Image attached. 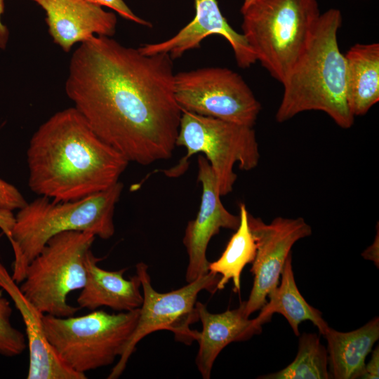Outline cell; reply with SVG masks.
Returning a JSON list of instances; mask_svg holds the SVG:
<instances>
[{"label": "cell", "instance_id": "6da1fadb", "mask_svg": "<svg viewBox=\"0 0 379 379\" xmlns=\"http://www.w3.org/2000/svg\"><path fill=\"white\" fill-rule=\"evenodd\" d=\"M172 61L93 36L71 57L65 92L101 140L129 162L149 165L176 146L182 109Z\"/></svg>", "mask_w": 379, "mask_h": 379}, {"label": "cell", "instance_id": "7a4b0ae2", "mask_svg": "<svg viewBox=\"0 0 379 379\" xmlns=\"http://www.w3.org/2000/svg\"><path fill=\"white\" fill-rule=\"evenodd\" d=\"M27 161L30 190L55 202L108 189L129 163L93 132L74 107L57 112L37 128Z\"/></svg>", "mask_w": 379, "mask_h": 379}, {"label": "cell", "instance_id": "3957f363", "mask_svg": "<svg viewBox=\"0 0 379 379\" xmlns=\"http://www.w3.org/2000/svg\"><path fill=\"white\" fill-rule=\"evenodd\" d=\"M343 18L337 8L321 13L310 39L282 84L275 114L279 123L305 111H321L340 128L352 126L354 117L347 100V64L339 48Z\"/></svg>", "mask_w": 379, "mask_h": 379}, {"label": "cell", "instance_id": "277c9868", "mask_svg": "<svg viewBox=\"0 0 379 379\" xmlns=\"http://www.w3.org/2000/svg\"><path fill=\"white\" fill-rule=\"evenodd\" d=\"M123 187L118 181L105 190L74 201L55 202L39 196L18 210L8 239L14 253V281L18 284L23 280L29 262L59 233L77 231L103 239L112 237L114 212Z\"/></svg>", "mask_w": 379, "mask_h": 379}, {"label": "cell", "instance_id": "5b68a950", "mask_svg": "<svg viewBox=\"0 0 379 379\" xmlns=\"http://www.w3.org/2000/svg\"><path fill=\"white\" fill-rule=\"evenodd\" d=\"M242 34L270 75L282 83L305 49L320 15L317 0H253L241 8Z\"/></svg>", "mask_w": 379, "mask_h": 379}, {"label": "cell", "instance_id": "8992f818", "mask_svg": "<svg viewBox=\"0 0 379 379\" xmlns=\"http://www.w3.org/2000/svg\"><path fill=\"white\" fill-rule=\"evenodd\" d=\"M139 308L110 314L93 310L79 317L43 314L45 335L72 370L86 372L111 365L121 354L138 321Z\"/></svg>", "mask_w": 379, "mask_h": 379}, {"label": "cell", "instance_id": "52a82bcc", "mask_svg": "<svg viewBox=\"0 0 379 379\" xmlns=\"http://www.w3.org/2000/svg\"><path fill=\"white\" fill-rule=\"evenodd\" d=\"M95 236L68 231L51 237L26 268L20 291L43 314L74 316L80 309L67 295L86 281V258Z\"/></svg>", "mask_w": 379, "mask_h": 379}, {"label": "cell", "instance_id": "ba28073f", "mask_svg": "<svg viewBox=\"0 0 379 379\" xmlns=\"http://www.w3.org/2000/svg\"><path fill=\"white\" fill-rule=\"evenodd\" d=\"M175 145L185 147L187 154L166 175L183 173L187 160L201 152L215 174L220 196L233 190L237 178L233 170L236 163L240 169L251 171L258 166L260 157L253 127L187 111H182Z\"/></svg>", "mask_w": 379, "mask_h": 379}, {"label": "cell", "instance_id": "9c48e42d", "mask_svg": "<svg viewBox=\"0 0 379 379\" xmlns=\"http://www.w3.org/2000/svg\"><path fill=\"white\" fill-rule=\"evenodd\" d=\"M147 270V265L143 262L136 265L143 300L139 307L135 327L108 379H117L123 373L137 344L153 332L170 331L178 341L188 345L197 340L199 331L190 326L199 320L196 307L197 295L202 290L215 293L220 279V275L208 272L178 289L159 293L152 287Z\"/></svg>", "mask_w": 379, "mask_h": 379}, {"label": "cell", "instance_id": "30bf717a", "mask_svg": "<svg viewBox=\"0 0 379 379\" xmlns=\"http://www.w3.org/2000/svg\"><path fill=\"white\" fill-rule=\"evenodd\" d=\"M174 93L182 111L253 127L261 105L238 73L209 67L175 74Z\"/></svg>", "mask_w": 379, "mask_h": 379}, {"label": "cell", "instance_id": "8fae6325", "mask_svg": "<svg viewBox=\"0 0 379 379\" xmlns=\"http://www.w3.org/2000/svg\"><path fill=\"white\" fill-rule=\"evenodd\" d=\"M248 225L256 244V254L250 270L253 284L244 312L249 316L266 303L268 294L279 281L286 258L293 246L312 234L304 218H275L270 224L248 214Z\"/></svg>", "mask_w": 379, "mask_h": 379}, {"label": "cell", "instance_id": "7c38bea8", "mask_svg": "<svg viewBox=\"0 0 379 379\" xmlns=\"http://www.w3.org/2000/svg\"><path fill=\"white\" fill-rule=\"evenodd\" d=\"M197 163L201 201L197 217L188 222L183 237L189 260L185 274L187 283L208 272L206 250L211 239L221 228L236 230L240 222L239 215L231 213L222 205L216 178L206 158L199 155Z\"/></svg>", "mask_w": 379, "mask_h": 379}, {"label": "cell", "instance_id": "4fadbf2b", "mask_svg": "<svg viewBox=\"0 0 379 379\" xmlns=\"http://www.w3.org/2000/svg\"><path fill=\"white\" fill-rule=\"evenodd\" d=\"M194 18L177 34L163 41L142 44L138 48L139 51L147 55L168 54L174 60L199 48L207 36L218 34L230 44L239 67L246 68L256 62L244 36L230 25L216 0H194Z\"/></svg>", "mask_w": 379, "mask_h": 379}, {"label": "cell", "instance_id": "5bb4252c", "mask_svg": "<svg viewBox=\"0 0 379 379\" xmlns=\"http://www.w3.org/2000/svg\"><path fill=\"white\" fill-rule=\"evenodd\" d=\"M30 1L45 11L48 33L65 52L93 36L112 37L116 32V15L86 0Z\"/></svg>", "mask_w": 379, "mask_h": 379}, {"label": "cell", "instance_id": "9a60e30c", "mask_svg": "<svg viewBox=\"0 0 379 379\" xmlns=\"http://www.w3.org/2000/svg\"><path fill=\"white\" fill-rule=\"evenodd\" d=\"M0 287L11 296L25 324L29 350L27 378L86 379V375L72 370L57 354L45 335L43 314L26 298L1 262Z\"/></svg>", "mask_w": 379, "mask_h": 379}, {"label": "cell", "instance_id": "2e32d148", "mask_svg": "<svg viewBox=\"0 0 379 379\" xmlns=\"http://www.w3.org/2000/svg\"><path fill=\"white\" fill-rule=\"evenodd\" d=\"M202 330L197 341L199 350L195 359L197 368L204 379L211 378L215 360L229 344L247 340L262 331V324L255 318L250 319L245 314V301L234 310L213 314L205 305L196 302Z\"/></svg>", "mask_w": 379, "mask_h": 379}, {"label": "cell", "instance_id": "e0dca14e", "mask_svg": "<svg viewBox=\"0 0 379 379\" xmlns=\"http://www.w3.org/2000/svg\"><path fill=\"white\" fill-rule=\"evenodd\" d=\"M100 260L89 251L86 262V281L77 298L78 307L93 311L105 306L119 312L139 308L143 297L138 276L124 279L126 269L106 270L98 265Z\"/></svg>", "mask_w": 379, "mask_h": 379}, {"label": "cell", "instance_id": "ac0fdd59", "mask_svg": "<svg viewBox=\"0 0 379 379\" xmlns=\"http://www.w3.org/2000/svg\"><path fill=\"white\" fill-rule=\"evenodd\" d=\"M322 335L327 341L331 378H361L366 357L379 338V319L376 317L348 332L338 331L328 326Z\"/></svg>", "mask_w": 379, "mask_h": 379}, {"label": "cell", "instance_id": "d6986e66", "mask_svg": "<svg viewBox=\"0 0 379 379\" xmlns=\"http://www.w3.org/2000/svg\"><path fill=\"white\" fill-rule=\"evenodd\" d=\"M345 57L348 107L354 117L362 116L379 100V44H357Z\"/></svg>", "mask_w": 379, "mask_h": 379}, {"label": "cell", "instance_id": "ffe728a7", "mask_svg": "<svg viewBox=\"0 0 379 379\" xmlns=\"http://www.w3.org/2000/svg\"><path fill=\"white\" fill-rule=\"evenodd\" d=\"M281 284L269 294L270 301L260 309L256 317L262 324L270 321L274 313L282 314L288 321L293 333L299 336V325L310 321L322 335L328 327L321 312L311 306L300 293L295 284L293 267L292 253L286 258L281 274Z\"/></svg>", "mask_w": 379, "mask_h": 379}, {"label": "cell", "instance_id": "44dd1931", "mask_svg": "<svg viewBox=\"0 0 379 379\" xmlns=\"http://www.w3.org/2000/svg\"><path fill=\"white\" fill-rule=\"evenodd\" d=\"M248 212L244 204L239 205V225L221 256L209 262L208 272L220 276L218 290H222L232 280L234 293H239L241 275L244 267L251 264L256 254V244L251 232Z\"/></svg>", "mask_w": 379, "mask_h": 379}, {"label": "cell", "instance_id": "7402d4cb", "mask_svg": "<svg viewBox=\"0 0 379 379\" xmlns=\"http://www.w3.org/2000/svg\"><path fill=\"white\" fill-rule=\"evenodd\" d=\"M294 360L284 368L258 377L262 379H328V352L315 333L300 335Z\"/></svg>", "mask_w": 379, "mask_h": 379}, {"label": "cell", "instance_id": "603a6c76", "mask_svg": "<svg viewBox=\"0 0 379 379\" xmlns=\"http://www.w3.org/2000/svg\"><path fill=\"white\" fill-rule=\"evenodd\" d=\"M12 312L9 301L0 294V355L8 357L21 354L27 347L24 333L11 324Z\"/></svg>", "mask_w": 379, "mask_h": 379}, {"label": "cell", "instance_id": "cb8c5ba5", "mask_svg": "<svg viewBox=\"0 0 379 379\" xmlns=\"http://www.w3.org/2000/svg\"><path fill=\"white\" fill-rule=\"evenodd\" d=\"M27 204L26 199L14 185L0 178V209L13 212Z\"/></svg>", "mask_w": 379, "mask_h": 379}, {"label": "cell", "instance_id": "d4e9b609", "mask_svg": "<svg viewBox=\"0 0 379 379\" xmlns=\"http://www.w3.org/2000/svg\"><path fill=\"white\" fill-rule=\"evenodd\" d=\"M93 4L107 7L122 18L145 27H152L151 22L135 15L124 0H86Z\"/></svg>", "mask_w": 379, "mask_h": 379}, {"label": "cell", "instance_id": "484cf974", "mask_svg": "<svg viewBox=\"0 0 379 379\" xmlns=\"http://www.w3.org/2000/svg\"><path fill=\"white\" fill-rule=\"evenodd\" d=\"M379 378V348L378 346L371 351L370 361L365 366L363 379H378Z\"/></svg>", "mask_w": 379, "mask_h": 379}, {"label": "cell", "instance_id": "4316f807", "mask_svg": "<svg viewBox=\"0 0 379 379\" xmlns=\"http://www.w3.org/2000/svg\"><path fill=\"white\" fill-rule=\"evenodd\" d=\"M15 222V215L12 211L0 209V229L9 239Z\"/></svg>", "mask_w": 379, "mask_h": 379}, {"label": "cell", "instance_id": "83f0119b", "mask_svg": "<svg viewBox=\"0 0 379 379\" xmlns=\"http://www.w3.org/2000/svg\"><path fill=\"white\" fill-rule=\"evenodd\" d=\"M5 10V0H0V49L4 50L9 40L10 32L6 25L2 22V15Z\"/></svg>", "mask_w": 379, "mask_h": 379}, {"label": "cell", "instance_id": "f1b7e54d", "mask_svg": "<svg viewBox=\"0 0 379 379\" xmlns=\"http://www.w3.org/2000/svg\"><path fill=\"white\" fill-rule=\"evenodd\" d=\"M378 248H379V239H378V227L377 229V235L375 236L373 243L368 246L361 254L364 259L372 260L375 265L378 267L379 259H378Z\"/></svg>", "mask_w": 379, "mask_h": 379}, {"label": "cell", "instance_id": "f546056e", "mask_svg": "<svg viewBox=\"0 0 379 379\" xmlns=\"http://www.w3.org/2000/svg\"><path fill=\"white\" fill-rule=\"evenodd\" d=\"M253 0H244L243 4L241 7V8H244L246 7L248 5H249Z\"/></svg>", "mask_w": 379, "mask_h": 379}]
</instances>
